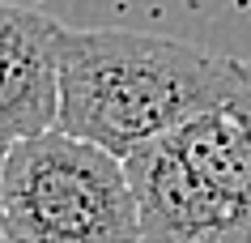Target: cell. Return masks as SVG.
<instances>
[{
  "label": "cell",
  "mask_w": 251,
  "mask_h": 243,
  "mask_svg": "<svg viewBox=\"0 0 251 243\" xmlns=\"http://www.w3.org/2000/svg\"><path fill=\"white\" fill-rule=\"evenodd\" d=\"M0 243H9V239H4V235H0Z\"/></svg>",
  "instance_id": "obj_8"
},
{
  "label": "cell",
  "mask_w": 251,
  "mask_h": 243,
  "mask_svg": "<svg viewBox=\"0 0 251 243\" xmlns=\"http://www.w3.org/2000/svg\"><path fill=\"white\" fill-rule=\"evenodd\" d=\"M166 141L213 188L238 235H251V64H243L217 107L175 128Z\"/></svg>",
  "instance_id": "obj_5"
},
{
  "label": "cell",
  "mask_w": 251,
  "mask_h": 243,
  "mask_svg": "<svg viewBox=\"0 0 251 243\" xmlns=\"http://www.w3.org/2000/svg\"><path fill=\"white\" fill-rule=\"evenodd\" d=\"M136 201L141 243H230L238 239L226 205L162 136L124 158Z\"/></svg>",
  "instance_id": "obj_3"
},
{
  "label": "cell",
  "mask_w": 251,
  "mask_h": 243,
  "mask_svg": "<svg viewBox=\"0 0 251 243\" xmlns=\"http://www.w3.org/2000/svg\"><path fill=\"white\" fill-rule=\"evenodd\" d=\"M230 243H251V235H238V239H230Z\"/></svg>",
  "instance_id": "obj_7"
},
{
  "label": "cell",
  "mask_w": 251,
  "mask_h": 243,
  "mask_svg": "<svg viewBox=\"0 0 251 243\" xmlns=\"http://www.w3.org/2000/svg\"><path fill=\"white\" fill-rule=\"evenodd\" d=\"M0 235L9 243H141L124 158L60 128L13 141L0 171Z\"/></svg>",
  "instance_id": "obj_2"
},
{
  "label": "cell",
  "mask_w": 251,
  "mask_h": 243,
  "mask_svg": "<svg viewBox=\"0 0 251 243\" xmlns=\"http://www.w3.org/2000/svg\"><path fill=\"white\" fill-rule=\"evenodd\" d=\"M4 158H9V141L0 136V171H4Z\"/></svg>",
  "instance_id": "obj_6"
},
{
  "label": "cell",
  "mask_w": 251,
  "mask_h": 243,
  "mask_svg": "<svg viewBox=\"0 0 251 243\" xmlns=\"http://www.w3.org/2000/svg\"><path fill=\"white\" fill-rule=\"evenodd\" d=\"M60 22L39 9L0 4V136L30 141L60 115Z\"/></svg>",
  "instance_id": "obj_4"
},
{
  "label": "cell",
  "mask_w": 251,
  "mask_h": 243,
  "mask_svg": "<svg viewBox=\"0 0 251 243\" xmlns=\"http://www.w3.org/2000/svg\"><path fill=\"white\" fill-rule=\"evenodd\" d=\"M243 60L141 30H60L55 128L128 158L234 90Z\"/></svg>",
  "instance_id": "obj_1"
}]
</instances>
